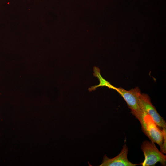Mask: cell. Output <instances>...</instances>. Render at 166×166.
<instances>
[{
	"instance_id": "obj_1",
	"label": "cell",
	"mask_w": 166,
	"mask_h": 166,
	"mask_svg": "<svg viewBox=\"0 0 166 166\" xmlns=\"http://www.w3.org/2000/svg\"><path fill=\"white\" fill-rule=\"evenodd\" d=\"M111 88L117 91L123 97L130 109L132 113L140 121L144 113L138 103L139 98L141 93L140 89L136 87L130 90H127L122 88H117L112 85Z\"/></svg>"
},
{
	"instance_id": "obj_2",
	"label": "cell",
	"mask_w": 166,
	"mask_h": 166,
	"mask_svg": "<svg viewBox=\"0 0 166 166\" xmlns=\"http://www.w3.org/2000/svg\"><path fill=\"white\" fill-rule=\"evenodd\" d=\"M141 149L144 156V161L139 164L142 166H153L160 162L162 165L165 166L166 156L160 151L154 143L147 140L142 143Z\"/></svg>"
},
{
	"instance_id": "obj_3",
	"label": "cell",
	"mask_w": 166,
	"mask_h": 166,
	"mask_svg": "<svg viewBox=\"0 0 166 166\" xmlns=\"http://www.w3.org/2000/svg\"><path fill=\"white\" fill-rule=\"evenodd\" d=\"M143 112L142 118L140 121L142 131L151 142L156 143L160 148L164 139L163 131L159 128L158 126L149 115Z\"/></svg>"
},
{
	"instance_id": "obj_4",
	"label": "cell",
	"mask_w": 166,
	"mask_h": 166,
	"mask_svg": "<svg viewBox=\"0 0 166 166\" xmlns=\"http://www.w3.org/2000/svg\"><path fill=\"white\" fill-rule=\"evenodd\" d=\"M138 103L141 110L149 115L158 126L163 128H166L165 120L159 114L152 104L148 95L141 93L139 98Z\"/></svg>"
},
{
	"instance_id": "obj_5",
	"label": "cell",
	"mask_w": 166,
	"mask_h": 166,
	"mask_svg": "<svg viewBox=\"0 0 166 166\" xmlns=\"http://www.w3.org/2000/svg\"><path fill=\"white\" fill-rule=\"evenodd\" d=\"M128 147L126 144H124L121 152L116 156L109 158L105 155L102 162L100 166H136L139 165L133 164L128 160Z\"/></svg>"
},
{
	"instance_id": "obj_6",
	"label": "cell",
	"mask_w": 166,
	"mask_h": 166,
	"mask_svg": "<svg viewBox=\"0 0 166 166\" xmlns=\"http://www.w3.org/2000/svg\"><path fill=\"white\" fill-rule=\"evenodd\" d=\"M164 139L163 144L160 148V152L163 153H166V128H163Z\"/></svg>"
},
{
	"instance_id": "obj_7",
	"label": "cell",
	"mask_w": 166,
	"mask_h": 166,
	"mask_svg": "<svg viewBox=\"0 0 166 166\" xmlns=\"http://www.w3.org/2000/svg\"></svg>"
}]
</instances>
